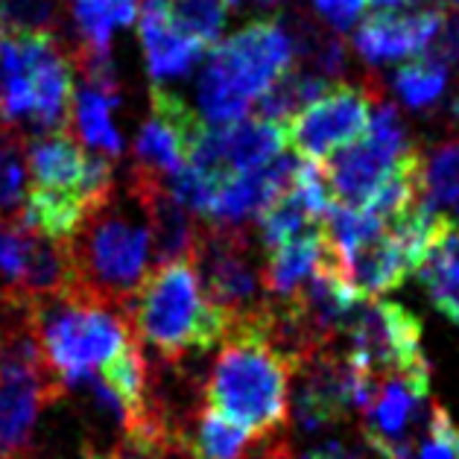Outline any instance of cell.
Returning a JSON list of instances; mask_svg holds the SVG:
<instances>
[{"mask_svg": "<svg viewBox=\"0 0 459 459\" xmlns=\"http://www.w3.org/2000/svg\"><path fill=\"white\" fill-rule=\"evenodd\" d=\"M296 368L278 354L257 322L226 331L203 380L205 407L249 430L255 439L281 436L290 416V380Z\"/></svg>", "mask_w": 459, "mask_h": 459, "instance_id": "cell-1", "label": "cell"}, {"mask_svg": "<svg viewBox=\"0 0 459 459\" xmlns=\"http://www.w3.org/2000/svg\"><path fill=\"white\" fill-rule=\"evenodd\" d=\"M74 287L126 313V305L150 275L152 234L141 199L117 185L106 203L88 211L82 229L68 243Z\"/></svg>", "mask_w": 459, "mask_h": 459, "instance_id": "cell-2", "label": "cell"}, {"mask_svg": "<svg viewBox=\"0 0 459 459\" xmlns=\"http://www.w3.org/2000/svg\"><path fill=\"white\" fill-rule=\"evenodd\" d=\"M126 316L138 342L155 349L164 363L205 357L226 340L229 322L211 305L194 261L164 264L147 275Z\"/></svg>", "mask_w": 459, "mask_h": 459, "instance_id": "cell-3", "label": "cell"}, {"mask_svg": "<svg viewBox=\"0 0 459 459\" xmlns=\"http://www.w3.org/2000/svg\"><path fill=\"white\" fill-rule=\"evenodd\" d=\"M296 65L284 21L261 18L211 48L196 80V108L205 126L243 120L281 74Z\"/></svg>", "mask_w": 459, "mask_h": 459, "instance_id": "cell-4", "label": "cell"}, {"mask_svg": "<svg viewBox=\"0 0 459 459\" xmlns=\"http://www.w3.org/2000/svg\"><path fill=\"white\" fill-rule=\"evenodd\" d=\"M32 325L44 363L65 392L138 340L126 313L80 290L32 299Z\"/></svg>", "mask_w": 459, "mask_h": 459, "instance_id": "cell-5", "label": "cell"}, {"mask_svg": "<svg viewBox=\"0 0 459 459\" xmlns=\"http://www.w3.org/2000/svg\"><path fill=\"white\" fill-rule=\"evenodd\" d=\"M264 246L261 238L243 226H217L199 220L194 266L203 273L205 293L229 328L249 325L270 313L273 301L264 287Z\"/></svg>", "mask_w": 459, "mask_h": 459, "instance_id": "cell-6", "label": "cell"}, {"mask_svg": "<svg viewBox=\"0 0 459 459\" xmlns=\"http://www.w3.org/2000/svg\"><path fill=\"white\" fill-rule=\"evenodd\" d=\"M412 147L416 143L407 138L398 108L389 103H377V111L368 120L366 135L319 164L333 203L349 208H366L377 196V190L392 178V173L398 170L401 159Z\"/></svg>", "mask_w": 459, "mask_h": 459, "instance_id": "cell-7", "label": "cell"}, {"mask_svg": "<svg viewBox=\"0 0 459 459\" xmlns=\"http://www.w3.org/2000/svg\"><path fill=\"white\" fill-rule=\"evenodd\" d=\"M375 106V88L337 82L284 123V141L301 161L322 164L366 135Z\"/></svg>", "mask_w": 459, "mask_h": 459, "instance_id": "cell-8", "label": "cell"}, {"mask_svg": "<svg viewBox=\"0 0 459 459\" xmlns=\"http://www.w3.org/2000/svg\"><path fill=\"white\" fill-rule=\"evenodd\" d=\"M345 357L372 377H386L424 363L421 322L398 301H360L345 322Z\"/></svg>", "mask_w": 459, "mask_h": 459, "instance_id": "cell-9", "label": "cell"}, {"mask_svg": "<svg viewBox=\"0 0 459 459\" xmlns=\"http://www.w3.org/2000/svg\"><path fill=\"white\" fill-rule=\"evenodd\" d=\"M430 401V363L380 377L372 404L363 410L366 442L386 459H410L416 428Z\"/></svg>", "mask_w": 459, "mask_h": 459, "instance_id": "cell-10", "label": "cell"}, {"mask_svg": "<svg viewBox=\"0 0 459 459\" xmlns=\"http://www.w3.org/2000/svg\"><path fill=\"white\" fill-rule=\"evenodd\" d=\"M284 143V126L261 117H243L226 126H205L190 147L187 164L222 187L229 178L278 159Z\"/></svg>", "mask_w": 459, "mask_h": 459, "instance_id": "cell-11", "label": "cell"}, {"mask_svg": "<svg viewBox=\"0 0 459 459\" xmlns=\"http://www.w3.org/2000/svg\"><path fill=\"white\" fill-rule=\"evenodd\" d=\"M150 117L141 123L135 138L132 167L155 178H170L187 164V155L199 132L205 129L199 111H194L167 85H152Z\"/></svg>", "mask_w": 459, "mask_h": 459, "instance_id": "cell-12", "label": "cell"}, {"mask_svg": "<svg viewBox=\"0 0 459 459\" xmlns=\"http://www.w3.org/2000/svg\"><path fill=\"white\" fill-rule=\"evenodd\" d=\"M447 21L442 6L419 13H375L354 32V50L368 65H386L401 59H421L433 48Z\"/></svg>", "mask_w": 459, "mask_h": 459, "instance_id": "cell-13", "label": "cell"}, {"mask_svg": "<svg viewBox=\"0 0 459 459\" xmlns=\"http://www.w3.org/2000/svg\"><path fill=\"white\" fill-rule=\"evenodd\" d=\"M299 167L301 159L296 152H281L278 159L257 167V170L229 178L217 190L208 222H217V226H243V222L257 220L284 190L293 187Z\"/></svg>", "mask_w": 459, "mask_h": 459, "instance_id": "cell-14", "label": "cell"}, {"mask_svg": "<svg viewBox=\"0 0 459 459\" xmlns=\"http://www.w3.org/2000/svg\"><path fill=\"white\" fill-rule=\"evenodd\" d=\"M138 32H141L143 56H147V68L159 85H164L167 80H182V76H187L205 53L203 44L187 39L170 21V15H167V0H143Z\"/></svg>", "mask_w": 459, "mask_h": 459, "instance_id": "cell-15", "label": "cell"}, {"mask_svg": "<svg viewBox=\"0 0 459 459\" xmlns=\"http://www.w3.org/2000/svg\"><path fill=\"white\" fill-rule=\"evenodd\" d=\"M56 380H0V459H30V442L41 410L59 401Z\"/></svg>", "mask_w": 459, "mask_h": 459, "instance_id": "cell-16", "label": "cell"}, {"mask_svg": "<svg viewBox=\"0 0 459 459\" xmlns=\"http://www.w3.org/2000/svg\"><path fill=\"white\" fill-rule=\"evenodd\" d=\"M27 173H30L32 190L80 196L85 203L82 185H85V173H88V155L65 129L48 132V135H41L30 143L27 147Z\"/></svg>", "mask_w": 459, "mask_h": 459, "instance_id": "cell-17", "label": "cell"}, {"mask_svg": "<svg viewBox=\"0 0 459 459\" xmlns=\"http://www.w3.org/2000/svg\"><path fill=\"white\" fill-rule=\"evenodd\" d=\"M331 255V243L325 238V229H307L296 234L264 257V287L270 301H290L305 287L313 273L319 270L325 257Z\"/></svg>", "mask_w": 459, "mask_h": 459, "instance_id": "cell-18", "label": "cell"}, {"mask_svg": "<svg viewBox=\"0 0 459 459\" xmlns=\"http://www.w3.org/2000/svg\"><path fill=\"white\" fill-rule=\"evenodd\" d=\"M173 439L182 442L190 459H257L261 439L234 421L222 419L220 412L199 404L190 416L173 430Z\"/></svg>", "mask_w": 459, "mask_h": 459, "instance_id": "cell-19", "label": "cell"}, {"mask_svg": "<svg viewBox=\"0 0 459 459\" xmlns=\"http://www.w3.org/2000/svg\"><path fill=\"white\" fill-rule=\"evenodd\" d=\"M416 275L433 301V307L459 328V222L436 217V229Z\"/></svg>", "mask_w": 459, "mask_h": 459, "instance_id": "cell-20", "label": "cell"}, {"mask_svg": "<svg viewBox=\"0 0 459 459\" xmlns=\"http://www.w3.org/2000/svg\"><path fill=\"white\" fill-rule=\"evenodd\" d=\"M340 264L349 284L360 299L384 296L389 290L404 284L407 275H412V264L401 252V246L389 234V229L384 234H377L375 240L357 246L354 252L340 257Z\"/></svg>", "mask_w": 459, "mask_h": 459, "instance_id": "cell-21", "label": "cell"}, {"mask_svg": "<svg viewBox=\"0 0 459 459\" xmlns=\"http://www.w3.org/2000/svg\"><path fill=\"white\" fill-rule=\"evenodd\" d=\"M115 108H117V100L106 97L103 91H97V88H91L88 82L76 88L74 106H71V120H74L80 141L91 152L103 155L108 161H115L123 152V135L115 126Z\"/></svg>", "mask_w": 459, "mask_h": 459, "instance_id": "cell-22", "label": "cell"}, {"mask_svg": "<svg viewBox=\"0 0 459 459\" xmlns=\"http://www.w3.org/2000/svg\"><path fill=\"white\" fill-rule=\"evenodd\" d=\"M138 15V0H74L71 21L76 30V48L88 53H108L111 36L129 27Z\"/></svg>", "mask_w": 459, "mask_h": 459, "instance_id": "cell-23", "label": "cell"}, {"mask_svg": "<svg viewBox=\"0 0 459 459\" xmlns=\"http://www.w3.org/2000/svg\"><path fill=\"white\" fill-rule=\"evenodd\" d=\"M392 88L410 108H430L439 103L447 88V65L433 56H421L416 62L401 65Z\"/></svg>", "mask_w": 459, "mask_h": 459, "instance_id": "cell-24", "label": "cell"}, {"mask_svg": "<svg viewBox=\"0 0 459 459\" xmlns=\"http://www.w3.org/2000/svg\"><path fill=\"white\" fill-rule=\"evenodd\" d=\"M167 15L187 39L217 48L226 30V0H167Z\"/></svg>", "mask_w": 459, "mask_h": 459, "instance_id": "cell-25", "label": "cell"}, {"mask_svg": "<svg viewBox=\"0 0 459 459\" xmlns=\"http://www.w3.org/2000/svg\"><path fill=\"white\" fill-rule=\"evenodd\" d=\"M424 194L436 205L459 214V141H447L430 159H424Z\"/></svg>", "mask_w": 459, "mask_h": 459, "instance_id": "cell-26", "label": "cell"}, {"mask_svg": "<svg viewBox=\"0 0 459 459\" xmlns=\"http://www.w3.org/2000/svg\"><path fill=\"white\" fill-rule=\"evenodd\" d=\"M65 18V0H0V24L9 36L18 32H50L56 36Z\"/></svg>", "mask_w": 459, "mask_h": 459, "instance_id": "cell-27", "label": "cell"}, {"mask_svg": "<svg viewBox=\"0 0 459 459\" xmlns=\"http://www.w3.org/2000/svg\"><path fill=\"white\" fill-rule=\"evenodd\" d=\"M372 4V0H313V6H316L319 18L328 24L333 32H345L351 30L357 21L363 18L366 6Z\"/></svg>", "mask_w": 459, "mask_h": 459, "instance_id": "cell-28", "label": "cell"}, {"mask_svg": "<svg viewBox=\"0 0 459 459\" xmlns=\"http://www.w3.org/2000/svg\"><path fill=\"white\" fill-rule=\"evenodd\" d=\"M428 4V0H372V6H377V13H407L410 6Z\"/></svg>", "mask_w": 459, "mask_h": 459, "instance_id": "cell-29", "label": "cell"}, {"mask_svg": "<svg viewBox=\"0 0 459 459\" xmlns=\"http://www.w3.org/2000/svg\"><path fill=\"white\" fill-rule=\"evenodd\" d=\"M454 120L459 123V97L454 100Z\"/></svg>", "mask_w": 459, "mask_h": 459, "instance_id": "cell-30", "label": "cell"}, {"mask_svg": "<svg viewBox=\"0 0 459 459\" xmlns=\"http://www.w3.org/2000/svg\"><path fill=\"white\" fill-rule=\"evenodd\" d=\"M226 4H231V6H240V4H243V0H226Z\"/></svg>", "mask_w": 459, "mask_h": 459, "instance_id": "cell-31", "label": "cell"}, {"mask_svg": "<svg viewBox=\"0 0 459 459\" xmlns=\"http://www.w3.org/2000/svg\"><path fill=\"white\" fill-rule=\"evenodd\" d=\"M445 4H451V6H456V9H459V0H445Z\"/></svg>", "mask_w": 459, "mask_h": 459, "instance_id": "cell-32", "label": "cell"}, {"mask_svg": "<svg viewBox=\"0 0 459 459\" xmlns=\"http://www.w3.org/2000/svg\"><path fill=\"white\" fill-rule=\"evenodd\" d=\"M0 27H4V24H0Z\"/></svg>", "mask_w": 459, "mask_h": 459, "instance_id": "cell-33", "label": "cell"}]
</instances>
